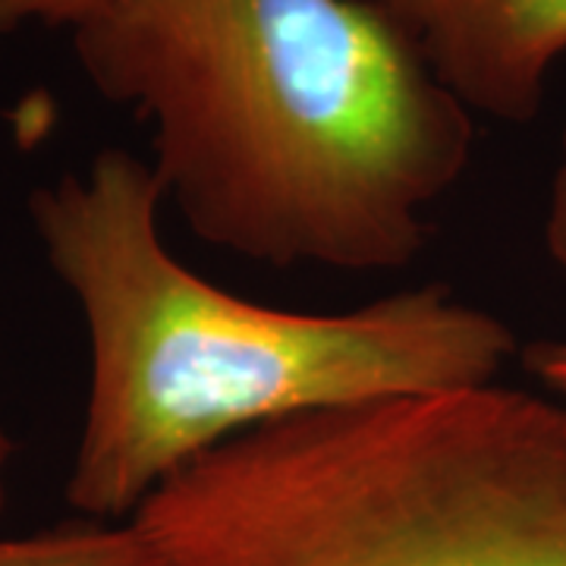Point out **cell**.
<instances>
[{"label":"cell","mask_w":566,"mask_h":566,"mask_svg":"<svg viewBox=\"0 0 566 566\" xmlns=\"http://www.w3.org/2000/svg\"><path fill=\"white\" fill-rule=\"evenodd\" d=\"M0 566H148L133 523L61 526L25 538H0Z\"/></svg>","instance_id":"5b68a950"},{"label":"cell","mask_w":566,"mask_h":566,"mask_svg":"<svg viewBox=\"0 0 566 566\" xmlns=\"http://www.w3.org/2000/svg\"><path fill=\"white\" fill-rule=\"evenodd\" d=\"M73 48L151 123L192 237L245 262L400 271L472 161V114L368 0H117Z\"/></svg>","instance_id":"6da1fadb"},{"label":"cell","mask_w":566,"mask_h":566,"mask_svg":"<svg viewBox=\"0 0 566 566\" xmlns=\"http://www.w3.org/2000/svg\"><path fill=\"white\" fill-rule=\"evenodd\" d=\"M545 237L547 259L557 264V271L566 277V123L560 133V158L551 174V186H547V205H545Z\"/></svg>","instance_id":"52a82bcc"},{"label":"cell","mask_w":566,"mask_h":566,"mask_svg":"<svg viewBox=\"0 0 566 566\" xmlns=\"http://www.w3.org/2000/svg\"><path fill=\"white\" fill-rule=\"evenodd\" d=\"M13 453H17V444H13L10 431L0 422V510L7 504V472H10V463H13Z\"/></svg>","instance_id":"9c48e42d"},{"label":"cell","mask_w":566,"mask_h":566,"mask_svg":"<svg viewBox=\"0 0 566 566\" xmlns=\"http://www.w3.org/2000/svg\"><path fill=\"white\" fill-rule=\"evenodd\" d=\"M151 161L104 148L29 199L44 259L80 303L88 397L66 501L133 516L199 457L264 424L497 381L516 337L444 283L344 312H290L189 271L161 233Z\"/></svg>","instance_id":"7a4b0ae2"},{"label":"cell","mask_w":566,"mask_h":566,"mask_svg":"<svg viewBox=\"0 0 566 566\" xmlns=\"http://www.w3.org/2000/svg\"><path fill=\"white\" fill-rule=\"evenodd\" d=\"M528 371L566 403V344H535L526 349Z\"/></svg>","instance_id":"ba28073f"},{"label":"cell","mask_w":566,"mask_h":566,"mask_svg":"<svg viewBox=\"0 0 566 566\" xmlns=\"http://www.w3.org/2000/svg\"><path fill=\"white\" fill-rule=\"evenodd\" d=\"M114 3L117 0H0V35L25 25L76 32Z\"/></svg>","instance_id":"8992f818"},{"label":"cell","mask_w":566,"mask_h":566,"mask_svg":"<svg viewBox=\"0 0 566 566\" xmlns=\"http://www.w3.org/2000/svg\"><path fill=\"white\" fill-rule=\"evenodd\" d=\"M129 523L148 566H566V403L494 381L264 424Z\"/></svg>","instance_id":"3957f363"},{"label":"cell","mask_w":566,"mask_h":566,"mask_svg":"<svg viewBox=\"0 0 566 566\" xmlns=\"http://www.w3.org/2000/svg\"><path fill=\"white\" fill-rule=\"evenodd\" d=\"M469 114L528 123L566 54V0H368Z\"/></svg>","instance_id":"277c9868"}]
</instances>
